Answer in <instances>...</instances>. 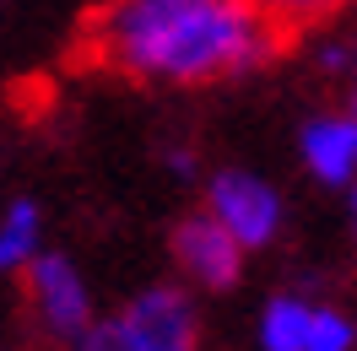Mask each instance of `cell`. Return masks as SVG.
<instances>
[{"label": "cell", "mask_w": 357, "mask_h": 351, "mask_svg": "<svg viewBox=\"0 0 357 351\" xmlns=\"http://www.w3.org/2000/svg\"><path fill=\"white\" fill-rule=\"evenodd\" d=\"M303 33L266 17L255 0H109L92 17L87 49L125 76L211 87L238 70L292 60Z\"/></svg>", "instance_id": "obj_1"}, {"label": "cell", "mask_w": 357, "mask_h": 351, "mask_svg": "<svg viewBox=\"0 0 357 351\" xmlns=\"http://www.w3.org/2000/svg\"><path fill=\"white\" fill-rule=\"evenodd\" d=\"M174 260L184 265L201 286L227 292V286H238V276H244V243L227 233L222 217L195 211V217H184L174 227Z\"/></svg>", "instance_id": "obj_2"}, {"label": "cell", "mask_w": 357, "mask_h": 351, "mask_svg": "<svg viewBox=\"0 0 357 351\" xmlns=\"http://www.w3.org/2000/svg\"><path fill=\"white\" fill-rule=\"evenodd\" d=\"M211 217L227 221V233L244 243V249H260V243L276 238V221H282V205L260 178L249 173H217L211 178Z\"/></svg>", "instance_id": "obj_3"}, {"label": "cell", "mask_w": 357, "mask_h": 351, "mask_svg": "<svg viewBox=\"0 0 357 351\" xmlns=\"http://www.w3.org/2000/svg\"><path fill=\"white\" fill-rule=\"evenodd\" d=\"M119 319H125V329L141 335L152 351H195L201 346L195 308H190V297H184L178 286H152V292H141Z\"/></svg>", "instance_id": "obj_4"}, {"label": "cell", "mask_w": 357, "mask_h": 351, "mask_svg": "<svg viewBox=\"0 0 357 351\" xmlns=\"http://www.w3.org/2000/svg\"><path fill=\"white\" fill-rule=\"evenodd\" d=\"M27 297L38 303V313L54 335H87V286L60 254L27 260Z\"/></svg>", "instance_id": "obj_5"}, {"label": "cell", "mask_w": 357, "mask_h": 351, "mask_svg": "<svg viewBox=\"0 0 357 351\" xmlns=\"http://www.w3.org/2000/svg\"><path fill=\"white\" fill-rule=\"evenodd\" d=\"M303 157H309V168L319 178H331V184H341V178L357 168V125L352 119H314L309 130H303Z\"/></svg>", "instance_id": "obj_6"}, {"label": "cell", "mask_w": 357, "mask_h": 351, "mask_svg": "<svg viewBox=\"0 0 357 351\" xmlns=\"http://www.w3.org/2000/svg\"><path fill=\"white\" fill-rule=\"evenodd\" d=\"M309 325L314 313L298 297H276L266 308V351H309Z\"/></svg>", "instance_id": "obj_7"}, {"label": "cell", "mask_w": 357, "mask_h": 351, "mask_svg": "<svg viewBox=\"0 0 357 351\" xmlns=\"http://www.w3.org/2000/svg\"><path fill=\"white\" fill-rule=\"evenodd\" d=\"M33 238H38V211L33 205H11V217L0 227V270H11V265H27L33 254Z\"/></svg>", "instance_id": "obj_8"}, {"label": "cell", "mask_w": 357, "mask_h": 351, "mask_svg": "<svg viewBox=\"0 0 357 351\" xmlns=\"http://www.w3.org/2000/svg\"><path fill=\"white\" fill-rule=\"evenodd\" d=\"M266 17H276V22L298 27V33H309V27L331 22L335 11H341V0H255Z\"/></svg>", "instance_id": "obj_9"}, {"label": "cell", "mask_w": 357, "mask_h": 351, "mask_svg": "<svg viewBox=\"0 0 357 351\" xmlns=\"http://www.w3.org/2000/svg\"><path fill=\"white\" fill-rule=\"evenodd\" d=\"M347 346H352V325L335 308H319L309 325V351H347Z\"/></svg>", "instance_id": "obj_10"}, {"label": "cell", "mask_w": 357, "mask_h": 351, "mask_svg": "<svg viewBox=\"0 0 357 351\" xmlns=\"http://www.w3.org/2000/svg\"><path fill=\"white\" fill-rule=\"evenodd\" d=\"M82 351H152L141 335H130L125 329V319H109V325H92L87 335H82Z\"/></svg>", "instance_id": "obj_11"}, {"label": "cell", "mask_w": 357, "mask_h": 351, "mask_svg": "<svg viewBox=\"0 0 357 351\" xmlns=\"http://www.w3.org/2000/svg\"><path fill=\"white\" fill-rule=\"evenodd\" d=\"M341 6H352V0H341Z\"/></svg>", "instance_id": "obj_12"}]
</instances>
